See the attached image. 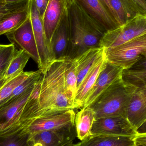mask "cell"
Segmentation results:
<instances>
[{"mask_svg": "<svg viewBox=\"0 0 146 146\" xmlns=\"http://www.w3.org/2000/svg\"><path fill=\"white\" fill-rule=\"evenodd\" d=\"M30 58L25 51L16 49L4 75L6 80L10 81L23 73Z\"/></svg>", "mask_w": 146, "mask_h": 146, "instance_id": "cell-23", "label": "cell"}, {"mask_svg": "<svg viewBox=\"0 0 146 146\" xmlns=\"http://www.w3.org/2000/svg\"><path fill=\"white\" fill-rule=\"evenodd\" d=\"M64 78L68 96L74 106L77 88V70L74 59L65 58Z\"/></svg>", "mask_w": 146, "mask_h": 146, "instance_id": "cell-22", "label": "cell"}, {"mask_svg": "<svg viewBox=\"0 0 146 146\" xmlns=\"http://www.w3.org/2000/svg\"><path fill=\"white\" fill-rule=\"evenodd\" d=\"M146 53V33L115 48L104 49L106 62L128 69L138 62Z\"/></svg>", "mask_w": 146, "mask_h": 146, "instance_id": "cell-4", "label": "cell"}, {"mask_svg": "<svg viewBox=\"0 0 146 146\" xmlns=\"http://www.w3.org/2000/svg\"><path fill=\"white\" fill-rule=\"evenodd\" d=\"M34 71L23 72L8 82L0 89V106L11 95L14 89L33 73Z\"/></svg>", "mask_w": 146, "mask_h": 146, "instance_id": "cell-26", "label": "cell"}, {"mask_svg": "<svg viewBox=\"0 0 146 146\" xmlns=\"http://www.w3.org/2000/svg\"><path fill=\"white\" fill-rule=\"evenodd\" d=\"M137 89L124 81L121 76L89 107L94 112L95 118L113 116L127 117L129 103Z\"/></svg>", "mask_w": 146, "mask_h": 146, "instance_id": "cell-3", "label": "cell"}, {"mask_svg": "<svg viewBox=\"0 0 146 146\" xmlns=\"http://www.w3.org/2000/svg\"><path fill=\"white\" fill-rule=\"evenodd\" d=\"M105 32L119 26L101 0H72Z\"/></svg>", "mask_w": 146, "mask_h": 146, "instance_id": "cell-11", "label": "cell"}, {"mask_svg": "<svg viewBox=\"0 0 146 146\" xmlns=\"http://www.w3.org/2000/svg\"><path fill=\"white\" fill-rule=\"evenodd\" d=\"M68 15L71 38L66 58L74 59L90 49L100 48L106 32L98 24L73 1Z\"/></svg>", "mask_w": 146, "mask_h": 146, "instance_id": "cell-2", "label": "cell"}, {"mask_svg": "<svg viewBox=\"0 0 146 146\" xmlns=\"http://www.w3.org/2000/svg\"><path fill=\"white\" fill-rule=\"evenodd\" d=\"M145 1H146V0H145Z\"/></svg>", "mask_w": 146, "mask_h": 146, "instance_id": "cell-44", "label": "cell"}, {"mask_svg": "<svg viewBox=\"0 0 146 146\" xmlns=\"http://www.w3.org/2000/svg\"><path fill=\"white\" fill-rule=\"evenodd\" d=\"M65 59L56 60L42 73L38 100V118L74 110L65 85Z\"/></svg>", "mask_w": 146, "mask_h": 146, "instance_id": "cell-1", "label": "cell"}, {"mask_svg": "<svg viewBox=\"0 0 146 146\" xmlns=\"http://www.w3.org/2000/svg\"><path fill=\"white\" fill-rule=\"evenodd\" d=\"M127 117L136 129L146 122V89H137L129 103Z\"/></svg>", "mask_w": 146, "mask_h": 146, "instance_id": "cell-17", "label": "cell"}, {"mask_svg": "<svg viewBox=\"0 0 146 146\" xmlns=\"http://www.w3.org/2000/svg\"><path fill=\"white\" fill-rule=\"evenodd\" d=\"M16 49L13 44L3 45L0 49V76L5 75Z\"/></svg>", "mask_w": 146, "mask_h": 146, "instance_id": "cell-27", "label": "cell"}, {"mask_svg": "<svg viewBox=\"0 0 146 146\" xmlns=\"http://www.w3.org/2000/svg\"><path fill=\"white\" fill-rule=\"evenodd\" d=\"M72 146H87L84 141H81L77 144H73Z\"/></svg>", "mask_w": 146, "mask_h": 146, "instance_id": "cell-40", "label": "cell"}, {"mask_svg": "<svg viewBox=\"0 0 146 146\" xmlns=\"http://www.w3.org/2000/svg\"><path fill=\"white\" fill-rule=\"evenodd\" d=\"M72 0H49L43 17L46 37L51 43L53 35Z\"/></svg>", "mask_w": 146, "mask_h": 146, "instance_id": "cell-16", "label": "cell"}, {"mask_svg": "<svg viewBox=\"0 0 146 146\" xmlns=\"http://www.w3.org/2000/svg\"><path fill=\"white\" fill-rule=\"evenodd\" d=\"M5 35L11 44H13L20 50L25 51L38 65L39 64V55L30 14L21 25Z\"/></svg>", "mask_w": 146, "mask_h": 146, "instance_id": "cell-10", "label": "cell"}, {"mask_svg": "<svg viewBox=\"0 0 146 146\" xmlns=\"http://www.w3.org/2000/svg\"><path fill=\"white\" fill-rule=\"evenodd\" d=\"M138 134L145 133H146V123H144L141 127H140L137 130Z\"/></svg>", "mask_w": 146, "mask_h": 146, "instance_id": "cell-37", "label": "cell"}, {"mask_svg": "<svg viewBox=\"0 0 146 146\" xmlns=\"http://www.w3.org/2000/svg\"><path fill=\"white\" fill-rule=\"evenodd\" d=\"M87 146H135L134 138L115 135H91L83 140Z\"/></svg>", "mask_w": 146, "mask_h": 146, "instance_id": "cell-21", "label": "cell"}, {"mask_svg": "<svg viewBox=\"0 0 146 146\" xmlns=\"http://www.w3.org/2000/svg\"><path fill=\"white\" fill-rule=\"evenodd\" d=\"M29 0H26L19 2L7 3L4 2L3 0L0 1V12L12 9L23 7L27 5L29 3Z\"/></svg>", "mask_w": 146, "mask_h": 146, "instance_id": "cell-31", "label": "cell"}, {"mask_svg": "<svg viewBox=\"0 0 146 146\" xmlns=\"http://www.w3.org/2000/svg\"><path fill=\"white\" fill-rule=\"evenodd\" d=\"M135 146H146V133L137 134L134 138Z\"/></svg>", "mask_w": 146, "mask_h": 146, "instance_id": "cell-33", "label": "cell"}, {"mask_svg": "<svg viewBox=\"0 0 146 146\" xmlns=\"http://www.w3.org/2000/svg\"><path fill=\"white\" fill-rule=\"evenodd\" d=\"M95 119L94 112L89 106L82 108L76 114L74 120L76 133V137L81 141L91 136V130Z\"/></svg>", "mask_w": 146, "mask_h": 146, "instance_id": "cell-18", "label": "cell"}, {"mask_svg": "<svg viewBox=\"0 0 146 146\" xmlns=\"http://www.w3.org/2000/svg\"><path fill=\"white\" fill-rule=\"evenodd\" d=\"M37 9L43 19L49 0H34Z\"/></svg>", "mask_w": 146, "mask_h": 146, "instance_id": "cell-32", "label": "cell"}, {"mask_svg": "<svg viewBox=\"0 0 146 146\" xmlns=\"http://www.w3.org/2000/svg\"><path fill=\"white\" fill-rule=\"evenodd\" d=\"M8 82H9L7 80L5 79L4 75L0 76V89L5 86Z\"/></svg>", "mask_w": 146, "mask_h": 146, "instance_id": "cell-38", "label": "cell"}, {"mask_svg": "<svg viewBox=\"0 0 146 146\" xmlns=\"http://www.w3.org/2000/svg\"><path fill=\"white\" fill-rule=\"evenodd\" d=\"M29 11L39 55V63L38 66L43 73L55 60L51 43L46 37L42 18L37 9L34 0H29Z\"/></svg>", "mask_w": 146, "mask_h": 146, "instance_id": "cell-6", "label": "cell"}, {"mask_svg": "<svg viewBox=\"0 0 146 146\" xmlns=\"http://www.w3.org/2000/svg\"><path fill=\"white\" fill-rule=\"evenodd\" d=\"M3 46V44H0V49L2 48Z\"/></svg>", "mask_w": 146, "mask_h": 146, "instance_id": "cell-41", "label": "cell"}, {"mask_svg": "<svg viewBox=\"0 0 146 146\" xmlns=\"http://www.w3.org/2000/svg\"><path fill=\"white\" fill-rule=\"evenodd\" d=\"M35 85L13 101L0 106V137L13 134Z\"/></svg>", "mask_w": 146, "mask_h": 146, "instance_id": "cell-7", "label": "cell"}, {"mask_svg": "<svg viewBox=\"0 0 146 146\" xmlns=\"http://www.w3.org/2000/svg\"><path fill=\"white\" fill-rule=\"evenodd\" d=\"M76 113L74 110L41 117L33 121L21 134L31 135L42 131L74 127Z\"/></svg>", "mask_w": 146, "mask_h": 146, "instance_id": "cell-9", "label": "cell"}, {"mask_svg": "<svg viewBox=\"0 0 146 146\" xmlns=\"http://www.w3.org/2000/svg\"><path fill=\"white\" fill-rule=\"evenodd\" d=\"M26 0H3L4 2L7 3H13L19 2Z\"/></svg>", "mask_w": 146, "mask_h": 146, "instance_id": "cell-39", "label": "cell"}, {"mask_svg": "<svg viewBox=\"0 0 146 146\" xmlns=\"http://www.w3.org/2000/svg\"><path fill=\"white\" fill-rule=\"evenodd\" d=\"M110 2L119 26L125 24L132 18L121 0H110Z\"/></svg>", "mask_w": 146, "mask_h": 146, "instance_id": "cell-28", "label": "cell"}, {"mask_svg": "<svg viewBox=\"0 0 146 146\" xmlns=\"http://www.w3.org/2000/svg\"></svg>", "mask_w": 146, "mask_h": 146, "instance_id": "cell-45", "label": "cell"}, {"mask_svg": "<svg viewBox=\"0 0 146 146\" xmlns=\"http://www.w3.org/2000/svg\"><path fill=\"white\" fill-rule=\"evenodd\" d=\"M121 77L138 89H146V58L143 56L131 68L123 70Z\"/></svg>", "mask_w": 146, "mask_h": 146, "instance_id": "cell-20", "label": "cell"}, {"mask_svg": "<svg viewBox=\"0 0 146 146\" xmlns=\"http://www.w3.org/2000/svg\"><path fill=\"white\" fill-rule=\"evenodd\" d=\"M0 1H3V0H0Z\"/></svg>", "mask_w": 146, "mask_h": 146, "instance_id": "cell-43", "label": "cell"}, {"mask_svg": "<svg viewBox=\"0 0 146 146\" xmlns=\"http://www.w3.org/2000/svg\"><path fill=\"white\" fill-rule=\"evenodd\" d=\"M123 70L121 68L106 62L82 108L92 104L112 83L121 76Z\"/></svg>", "mask_w": 146, "mask_h": 146, "instance_id": "cell-14", "label": "cell"}, {"mask_svg": "<svg viewBox=\"0 0 146 146\" xmlns=\"http://www.w3.org/2000/svg\"><path fill=\"white\" fill-rule=\"evenodd\" d=\"M71 38V27L68 8L65 11L51 41L55 60L66 58Z\"/></svg>", "mask_w": 146, "mask_h": 146, "instance_id": "cell-12", "label": "cell"}, {"mask_svg": "<svg viewBox=\"0 0 146 146\" xmlns=\"http://www.w3.org/2000/svg\"><path fill=\"white\" fill-rule=\"evenodd\" d=\"M104 51V49L103 48L90 49L74 58L77 70V88Z\"/></svg>", "mask_w": 146, "mask_h": 146, "instance_id": "cell-19", "label": "cell"}, {"mask_svg": "<svg viewBox=\"0 0 146 146\" xmlns=\"http://www.w3.org/2000/svg\"><path fill=\"white\" fill-rule=\"evenodd\" d=\"M106 63V61L104 51L77 88L74 101V110L83 107L98 76L105 66Z\"/></svg>", "mask_w": 146, "mask_h": 146, "instance_id": "cell-15", "label": "cell"}, {"mask_svg": "<svg viewBox=\"0 0 146 146\" xmlns=\"http://www.w3.org/2000/svg\"><path fill=\"white\" fill-rule=\"evenodd\" d=\"M29 16L28 4L25 7L13 13L0 22V36L17 29L25 21Z\"/></svg>", "mask_w": 146, "mask_h": 146, "instance_id": "cell-24", "label": "cell"}, {"mask_svg": "<svg viewBox=\"0 0 146 146\" xmlns=\"http://www.w3.org/2000/svg\"><path fill=\"white\" fill-rule=\"evenodd\" d=\"M146 33V15L137 14L125 24L105 33L100 48L108 49L123 44Z\"/></svg>", "mask_w": 146, "mask_h": 146, "instance_id": "cell-5", "label": "cell"}, {"mask_svg": "<svg viewBox=\"0 0 146 146\" xmlns=\"http://www.w3.org/2000/svg\"><path fill=\"white\" fill-rule=\"evenodd\" d=\"M42 74V71L39 69L36 71H34L31 76L14 89L11 95L1 106L13 101L29 88L33 86L38 81Z\"/></svg>", "mask_w": 146, "mask_h": 146, "instance_id": "cell-25", "label": "cell"}, {"mask_svg": "<svg viewBox=\"0 0 146 146\" xmlns=\"http://www.w3.org/2000/svg\"><path fill=\"white\" fill-rule=\"evenodd\" d=\"M75 135H73L71 138H69L68 140L65 141L62 145L60 146H72L74 144V140L75 139Z\"/></svg>", "mask_w": 146, "mask_h": 146, "instance_id": "cell-36", "label": "cell"}, {"mask_svg": "<svg viewBox=\"0 0 146 146\" xmlns=\"http://www.w3.org/2000/svg\"><path fill=\"white\" fill-rule=\"evenodd\" d=\"M74 127L29 135L26 146H60L73 135Z\"/></svg>", "mask_w": 146, "mask_h": 146, "instance_id": "cell-13", "label": "cell"}, {"mask_svg": "<svg viewBox=\"0 0 146 146\" xmlns=\"http://www.w3.org/2000/svg\"><path fill=\"white\" fill-rule=\"evenodd\" d=\"M29 4V3H28ZM27 4L26 6L25 7H23L21 8H17L12 9H8V10H5V11H1L0 12V22L1 21H2L5 18L7 17L8 16H9L10 15L13 14V13L18 11V10H20L24 8L25 7H26L28 5Z\"/></svg>", "mask_w": 146, "mask_h": 146, "instance_id": "cell-34", "label": "cell"}, {"mask_svg": "<svg viewBox=\"0 0 146 146\" xmlns=\"http://www.w3.org/2000/svg\"><path fill=\"white\" fill-rule=\"evenodd\" d=\"M101 1H102V2L103 3V4H104V6L106 8V9L110 12V13L111 14L112 17L114 18V19H115L116 21H117L115 15V13H114L112 8H111V7L110 0H101ZM117 24H118V23H117Z\"/></svg>", "mask_w": 146, "mask_h": 146, "instance_id": "cell-35", "label": "cell"}, {"mask_svg": "<svg viewBox=\"0 0 146 146\" xmlns=\"http://www.w3.org/2000/svg\"><path fill=\"white\" fill-rule=\"evenodd\" d=\"M29 135L17 134L0 137V146H26Z\"/></svg>", "mask_w": 146, "mask_h": 146, "instance_id": "cell-30", "label": "cell"}, {"mask_svg": "<svg viewBox=\"0 0 146 146\" xmlns=\"http://www.w3.org/2000/svg\"><path fill=\"white\" fill-rule=\"evenodd\" d=\"M129 13L132 17L137 14L146 15L145 0H121Z\"/></svg>", "mask_w": 146, "mask_h": 146, "instance_id": "cell-29", "label": "cell"}, {"mask_svg": "<svg viewBox=\"0 0 146 146\" xmlns=\"http://www.w3.org/2000/svg\"><path fill=\"white\" fill-rule=\"evenodd\" d=\"M137 130L127 117H109L95 118L91 130V135H115L135 138Z\"/></svg>", "mask_w": 146, "mask_h": 146, "instance_id": "cell-8", "label": "cell"}, {"mask_svg": "<svg viewBox=\"0 0 146 146\" xmlns=\"http://www.w3.org/2000/svg\"><path fill=\"white\" fill-rule=\"evenodd\" d=\"M144 56V57H145V58H146V53L145 54V55H144V56Z\"/></svg>", "mask_w": 146, "mask_h": 146, "instance_id": "cell-42", "label": "cell"}]
</instances>
